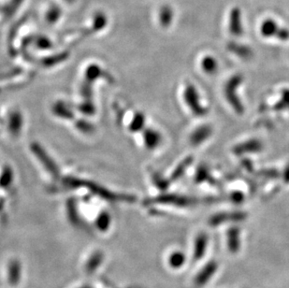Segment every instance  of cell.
Masks as SVG:
<instances>
[{
	"mask_svg": "<svg viewBox=\"0 0 289 288\" xmlns=\"http://www.w3.org/2000/svg\"><path fill=\"white\" fill-rule=\"evenodd\" d=\"M242 16L241 11L239 8H233L230 13L229 19V28L233 36L240 37L243 32L242 26Z\"/></svg>",
	"mask_w": 289,
	"mask_h": 288,
	"instance_id": "cell-3",
	"label": "cell"
},
{
	"mask_svg": "<svg viewBox=\"0 0 289 288\" xmlns=\"http://www.w3.org/2000/svg\"><path fill=\"white\" fill-rule=\"evenodd\" d=\"M280 28L281 27L278 26V23L275 22L273 19H267L260 26V33L265 38L277 37Z\"/></svg>",
	"mask_w": 289,
	"mask_h": 288,
	"instance_id": "cell-4",
	"label": "cell"
},
{
	"mask_svg": "<svg viewBox=\"0 0 289 288\" xmlns=\"http://www.w3.org/2000/svg\"><path fill=\"white\" fill-rule=\"evenodd\" d=\"M215 268H216V266H215V263H210V265H208L207 267H205V269L203 270V271L198 274V278H197V282H198V284L202 285V284L206 283L208 279L214 274Z\"/></svg>",
	"mask_w": 289,
	"mask_h": 288,
	"instance_id": "cell-14",
	"label": "cell"
},
{
	"mask_svg": "<svg viewBox=\"0 0 289 288\" xmlns=\"http://www.w3.org/2000/svg\"><path fill=\"white\" fill-rule=\"evenodd\" d=\"M240 231L237 229H231L229 230L228 237H229V247L232 252H236L240 244Z\"/></svg>",
	"mask_w": 289,
	"mask_h": 288,
	"instance_id": "cell-9",
	"label": "cell"
},
{
	"mask_svg": "<svg viewBox=\"0 0 289 288\" xmlns=\"http://www.w3.org/2000/svg\"><path fill=\"white\" fill-rule=\"evenodd\" d=\"M230 49H231V51L235 52L237 55H239L242 58H248L249 56L252 55L251 49L248 48L247 46H245V45L231 43L230 46Z\"/></svg>",
	"mask_w": 289,
	"mask_h": 288,
	"instance_id": "cell-12",
	"label": "cell"
},
{
	"mask_svg": "<svg viewBox=\"0 0 289 288\" xmlns=\"http://www.w3.org/2000/svg\"><path fill=\"white\" fill-rule=\"evenodd\" d=\"M145 140H146V144H147L149 147L153 148V147H156L158 143H159L160 136L156 131L149 130L145 134Z\"/></svg>",
	"mask_w": 289,
	"mask_h": 288,
	"instance_id": "cell-15",
	"label": "cell"
},
{
	"mask_svg": "<svg viewBox=\"0 0 289 288\" xmlns=\"http://www.w3.org/2000/svg\"><path fill=\"white\" fill-rule=\"evenodd\" d=\"M207 245V237L205 234H200L197 239L195 242V257L197 259H199L202 257V255L205 252V248Z\"/></svg>",
	"mask_w": 289,
	"mask_h": 288,
	"instance_id": "cell-10",
	"label": "cell"
},
{
	"mask_svg": "<svg viewBox=\"0 0 289 288\" xmlns=\"http://www.w3.org/2000/svg\"><path fill=\"white\" fill-rule=\"evenodd\" d=\"M190 163V158H187L186 160H184V161L182 162L181 167H179L177 170H175V172H174V178H179V177H181L182 175V173H183V171H184L185 169H187V167L189 166Z\"/></svg>",
	"mask_w": 289,
	"mask_h": 288,
	"instance_id": "cell-18",
	"label": "cell"
},
{
	"mask_svg": "<svg viewBox=\"0 0 289 288\" xmlns=\"http://www.w3.org/2000/svg\"><path fill=\"white\" fill-rule=\"evenodd\" d=\"M244 214L243 213H237V212H234V213H231V214H227V213H224V214H217L215 215V217L212 219L211 223L213 225H218L222 222H227V221H231L230 218H234L236 220H242V218H244Z\"/></svg>",
	"mask_w": 289,
	"mask_h": 288,
	"instance_id": "cell-11",
	"label": "cell"
},
{
	"mask_svg": "<svg viewBox=\"0 0 289 288\" xmlns=\"http://www.w3.org/2000/svg\"><path fill=\"white\" fill-rule=\"evenodd\" d=\"M242 82V76L240 75H235L232 77L231 79L229 81L226 86V97L228 101L231 103L232 108L238 113L243 112V106L240 101V98H238L236 90L238 86H240V83Z\"/></svg>",
	"mask_w": 289,
	"mask_h": 288,
	"instance_id": "cell-1",
	"label": "cell"
},
{
	"mask_svg": "<svg viewBox=\"0 0 289 288\" xmlns=\"http://www.w3.org/2000/svg\"><path fill=\"white\" fill-rule=\"evenodd\" d=\"M184 100L191 110L198 116H203L206 113V109L200 104L198 91L195 86L188 85L184 89Z\"/></svg>",
	"mask_w": 289,
	"mask_h": 288,
	"instance_id": "cell-2",
	"label": "cell"
},
{
	"mask_svg": "<svg viewBox=\"0 0 289 288\" xmlns=\"http://www.w3.org/2000/svg\"><path fill=\"white\" fill-rule=\"evenodd\" d=\"M279 106L277 109H286V108H289V90L286 89L283 91L282 93L281 101L279 102V104L277 105Z\"/></svg>",
	"mask_w": 289,
	"mask_h": 288,
	"instance_id": "cell-17",
	"label": "cell"
},
{
	"mask_svg": "<svg viewBox=\"0 0 289 288\" xmlns=\"http://www.w3.org/2000/svg\"><path fill=\"white\" fill-rule=\"evenodd\" d=\"M61 17V11L57 6H50L45 12L46 22L49 24H55Z\"/></svg>",
	"mask_w": 289,
	"mask_h": 288,
	"instance_id": "cell-13",
	"label": "cell"
},
{
	"mask_svg": "<svg viewBox=\"0 0 289 288\" xmlns=\"http://www.w3.org/2000/svg\"><path fill=\"white\" fill-rule=\"evenodd\" d=\"M184 262V256L182 253H174L173 255H171L170 258V264L174 268H179L181 267Z\"/></svg>",
	"mask_w": 289,
	"mask_h": 288,
	"instance_id": "cell-16",
	"label": "cell"
},
{
	"mask_svg": "<svg viewBox=\"0 0 289 288\" xmlns=\"http://www.w3.org/2000/svg\"><path fill=\"white\" fill-rule=\"evenodd\" d=\"M173 10L170 6H163L159 11V22L161 26L168 27L171 26L173 20Z\"/></svg>",
	"mask_w": 289,
	"mask_h": 288,
	"instance_id": "cell-7",
	"label": "cell"
},
{
	"mask_svg": "<svg viewBox=\"0 0 289 288\" xmlns=\"http://www.w3.org/2000/svg\"><path fill=\"white\" fill-rule=\"evenodd\" d=\"M201 67L208 74H213L217 70L218 63L215 57L209 55V56H205L201 61Z\"/></svg>",
	"mask_w": 289,
	"mask_h": 288,
	"instance_id": "cell-8",
	"label": "cell"
},
{
	"mask_svg": "<svg viewBox=\"0 0 289 288\" xmlns=\"http://www.w3.org/2000/svg\"><path fill=\"white\" fill-rule=\"evenodd\" d=\"M212 134V128L208 126H202L198 127L196 131L193 132L191 136V143L193 145H198L207 139Z\"/></svg>",
	"mask_w": 289,
	"mask_h": 288,
	"instance_id": "cell-5",
	"label": "cell"
},
{
	"mask_svg": "<svg viewBox=\"0 0 289 288\" xmlns=\"http://www.w3.org/2000/svg\"><path fill=\"white\" fill-rule=\"evenodd\" d=\"M260 150H261V144L256 140H252L247 143L238 145L234 149L235 153H238V154L243 153H253V152L260 151Z\"/></svg>",
	"mask_w": 289,
	"mask_h": 288,
	"instance_id": "cell-6",
	"label": "cell"
},
{
	"mask_svg": "<svg viewBox=\"0 0 289 288\" xmlns=\"http://www.w3.org/2000/svg\"><path fill=\"white\" fill-rule=\"evenodd\" d=\"M284 180L287 184H289V164L287 166L285 172H284Z\"/></svg>",
	"mask_w": 289,
	"mask_h": 288,
	"instance_id": "cell-19",
	"label": "cell"
}]
</instances>
